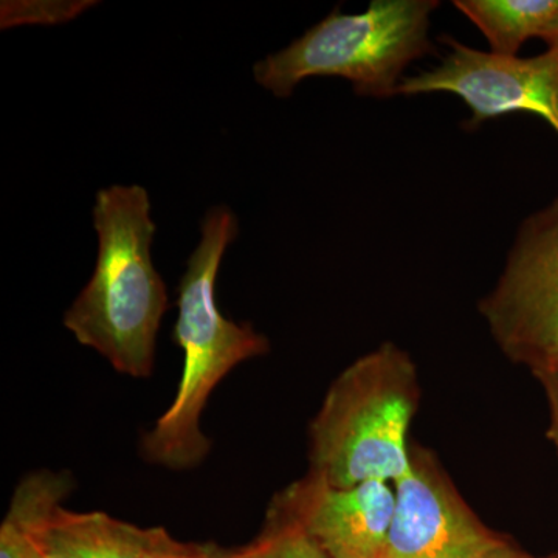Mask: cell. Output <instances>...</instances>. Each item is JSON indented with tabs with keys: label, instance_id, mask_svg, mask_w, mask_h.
Segmentation results:
<instances>
[{
	"label": "cell",
	"instance_id": "1",
	"mask_svg": "<svg viewBox=\"0 0 558 558\" xmlns=\"http://www.w3.org/2000/svg\"><path fill=\"white\" fill-rule=\"evenodd\" d=\"M240 223L226 205L209 208L202 220L199 245L191 253L178 289L179 315L172 340L183 352L182 376L170 409L142 440L143 457L171 470L196 468L209 451L202 433V411L231 371L270 351L266 336L250 323L227 318L216 300L220 263Z\"/></svg>",
	"mask_w": 558,
	"mask_h": 558
},
{
	"label": "cell",
	"instance_id": "2",
	"mask_svg": "<svg viewBox=\"0 0 558 558\" xmlns=\"http://www.w3.org/2000/svg\"><path fill=\"white\" fill-rule=\"evenodd\" d=\"M94 226L97 266L65 312L64 326L113 369L143 379L153 373L157 333L168 310L167 288L150 258L157 227L148 191L140 185L98 191Z\"/></svg>",
	"mask_w": 558,
	"mask_h": 558
},
{
	"label": "cell",
	"instance_id": "3",
	"mask_svg": "<svg viewBox=\"0 0 558 558\" xmlns=\"http://www.w3.org/2000/svg\"><path fill=\"white\" fill-rule=\"evenodd\" d=\"M421 403L416 363L398 344L362 355L330 385L310 428V475L330 486L395 484L411 464Z\"/></svg>",
	"mask_w": 558,
	"mask_h": 558
},
{
	"label": "cell",
	"instance_id": "4",
	"mask_svg": "<svg viewBox=\"0 0 558 558\" xmlns=\"http://www.w3.org/2000/svg\"><path fill=\"white\" fill-rule=\"evenodd\" d=\"M438 7L436 0H373L357 14L337 9L256 62L253 75L278 98L312 76H339L363 97H395L405 69L432 50L429 17Z\"/></svg>",
	"mask_w": 558,
	"mask_h": 558
},
{
	"label": "cell",
	"instance_id": "5",
	"mask_svg": "<svg viewBox=\"0 0 558 558\" xmlns=\"http://www.w3.org/2000/svg\"><path fill=\"white\" fill-rule=\"evenodd\" d=\"M480 314L510 362L558 373V196L524 220Z\"/></svg>",
	"mask_w": 558,
	"mask_h": 558
},
{
	"label": "cell",
	"instance_id": "6",
	"mask_svg": "<svg viewBox=\"0 0 558 558\" xmlns=\"http://www.w3.org/2000/svg\"><path fill=\"white\" fill-rule=\"evenodd\" d=\"M449 46L438 65L407 76L398 95L450 94L469 106V131L509 113H534L558 135V44L535 57L521 58L472 49L444 38Z\"/></svg>",
	"mask_w": 558,
	"mask_h": 558
},
{
	"label": "cell",
	"instance_id": "7",
	"mask_svg": "<svg viewBox=\"0 0 558 558\" xmlns=\"http://www.w3.org/2000/svg\"><path fill=\"white\" fill-rule=\"evenodd\" d=\"M384 558H481L512 542L484 524L439 459L413 444L409 472L396 481Z\"/></svg>",
	"mask_w": 558,
	"mask_h": 558
},
{
	"label": "cell",
	"instance_id": "8",
	"mask_svg": "<svg viewBox=\"0 0 558 558\" xmlns=\"http://www.w3.org/2000/svg\"><path fill=\"white\" fill-rule=\"evenodd\" d=\"M271 505L332 558H384L396 492L384 481L336 487L307 473L279 492Z\"/></svg>",
	"mask_w": 558,
	"mask_h": 558
},
{
	"label": "cell",
	"instance_id": "9",
	"mask_svg": "<svg viewBox=\"0 0 558 558\" xmlns=\"http://www.w3.org/2000/svg\"><path fill=\"white\" fill-rule=\"evenodd\" d=\"M51 538L75 558H165L180 546L161 527H138L102 512L62 508Z\"/></svg>",
	"mask_w": 558,
	"mask_h": 558
},
{
	"label": "cell",
	"instance_id": "10",
	"mask_svg": "<svg viewBox=\"0 0 558 558\" xmlns=\"http://www.w3.org/2000/svg\"><path fill=\"white\" fill-rule=\"evenodd\" d=\"M72 488L68 472L38 470L25 476L0 526V558H38Z\"/></svg>",
	"mask_w": 558,
	"mask_h": 558
},
{
	"label": "cell",
	"instance_id": "11",
	"mask_svg": "<svg viewBox=\"0 0 558 558\" xmlns=\"http://www.w3.org/2000/svg\"><path fill=\"white\" fill-rule=\"evenodd\" d=\"M454 7L483 33L490 51L515 57L527 39L542 38L558 0H457Z\"/></svg>",
	"mask_w": 558,
	"mask_h": 558
},
{
	"label": "cell",
	"instance_id": "12",
	"mask_svg": "<svg viewBox=\"0 0 558 558\" xmlns=\"http://www.w3.org/2000/svg\"><path fill=\"white\" fill-rule=\"evenodd\" d=\"M240 553L242 558H332L271 502L259 537Z\"/></svg>",
	"mask_w": 558,
	"mask_h": 558
},
{
	"label": "cell",
	"instance_id": "13",
	"mask_svg": "<svg viewBox=\"0 0 558 558\" xmlns=\"http://www.w3.org/2000/svg\"><path fill=\"white\" fill-rule=\"evenodd\" d=\"M11 7V3L9 2ZM20 7H11V9L16 11H22V13H35L33 16H28L24 22H40V24H54V22L60 21H70L72 17L78 16L81 11L87 9L84 5H92V2H40L38 7V2H31L25 7L24 2L17 3Z\"/></svg>",
	"mask_w": 558,
	"mask_h": 558
},
{
	"label": "cell",
	"instance_id": "14",
	"mask_svg": "<svg viewBox=\"0 0 558 558\" xmlns=\"http://www.w3.org/2000/svg\"><path fill=\"white\" fill-rule=\"evenodd\" d=\"M545 391L549 409L548 439L557 451L558 457V373L542 374L535 377Z\"/></svg>",
	"mask_w": 558,
	"mask_h": 558
},
{
	"label": "cell",
	"instance_id": "15",
	"mask_svg": "<svg viewBox=\"0 0 558 558\" xmlns=\"http://www.w3.org/2000/svg\"><path fill=\"white\" fill-rule=\"evenodd\" d=\"M223 550L215 546L185 545L180 543L178 549L172 550L170 556L165 558H222Z\"/></svg>",
	"mask_w": 558,
	"mask_h": 558
},
{
	"label": "cell",
	"instance_id": "16",
	"mask_svg": "<svg viewBox=\"0 0 558 558\" xmlns=\"http://www.w3.org/2000/svg\"><path fill=\"white\" fill-rule=\"evenodd\" d=\"M481 558H558V553L549 554V556L545 557H535L531 556V554L524 553V550H521L515 543L510 542L508 545L502 546V548L492 550V553H488L486 556Z\"/></svg>",
	"mask_w": 558,
	"mask_h": 558
},
{
	"label": "cell",
	"instance_id": "17",
	"mask_svg": "<svg viewBox=\"0 0 558 558\" xmlns=\"http://www.w3.org/2000/svg\"><path fill=\"white\" fill-rule=\"evenodd\" d=\"M38 558H75L72 556V554L69 553V550H65L62 548L61 545H58L57 542H54L53 538L50 539L49 543H47L46 548L43 549V553L39 554Z\"/></svg>",
	"mask_w": 558,
	"mask_h": 558
},
{
	"label": "cell",
	"instance_id": "18",
	"mask_svg": "<svg viewBox=\"0 0 558 558\" xmlns=\"http://www.w3.org/2000/svg\"><path fill=\"white\" fill-rule=\"evenodd\" d=\"M542 39L545 40L548 46H550V44H558V11L554 20L550 21L546 32L543 33Z\"/></svg>",
	"mask_w": 558,
	"mask_h": 558
},
{
	"label": "cell",
	"instance_id": "19",
	"mask_svg": "<svg viewBox=\"0 0 558 558\" xmlns=\"http://www.w3.org/2000/svg\"><path fill=\"white\" fill-rule=\"evenodd\" d=\"M222 558H242L240 550H234V553H223Z\"/></svg>",
	"mask_w": 558,
	"mask_h": 558
}]
</instances>
